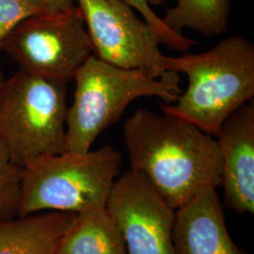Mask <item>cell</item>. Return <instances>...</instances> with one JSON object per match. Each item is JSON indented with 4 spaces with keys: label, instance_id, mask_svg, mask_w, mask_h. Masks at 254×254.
Segmentation results:
<instances>
[{
    "label": "cell",
    "instance_id": "cell-7",
    "mask_svg": "<svg viewBox=\"0 0 254 254\" xmlns=\"http://www.w3.org/2000/svg\"><path fill=\"white\" fill-rule=\"evenodd\" d=\"M81 10L92 55L112 66L166 78L167 56L157 30L123 0H75Z\"/></svg>",
    "mask_w": 254,
    "mask_h": 254
},
{
    "label": "cell",
    "instance_id": "cell-2",
    "mask_svg": "<svg viewBox=\"0 0 254 254\" xmlns=\"http://www.w3.org/2000/svg\"><path fill=\"white\" fill-rule=\"evenodd\" d=\"M168 71L184 73L187 90L175 105L160 104L163 113L190 122L218 136L223 123L254 96V46L240 35L229 37L208 51L167 57Z\"/></svg>",
    "mask_w": 254,
    "mask_h": 254
},
{
    "label": "cell",
    "instance_id": "cell-16",
    "mask_svg": "<svg viewBox=\"0 0 254 254\" xmlns=\"http://www.w3.org/2000/svg\"><path fill=\"white\" fill-rule=\"evenodd\" d=\"M135 10H137L142 18L149 22L157 30L162 40V45L173 50L183 52L187 51L196 45V42L183 34L176 33L165 26L162 19L154 13L153 9L147 4L145 0H123Z\"/></svg>",
    "mask_w": 254,
    "mask_h": 254
},
{
    "label": "cell",
    "instance_id": "cell-15",
    "mask_svg": "<svg viewBox=\"0 0 254 254\" xmlns=\"http://www.w3.org/2000/svg\"><path fill=\"white\" fill-rule=\"evenodd\" d=\"M47 12L45 0H0V52L9 37L24 20Z\"/></svg>",
    "mask_w": 254,
    "mask_h": 254
},
{
    "label": "cell",
    "instance_id": "cell-6",
    "mask_svg": "<svg viewBox=\"0 0 254 254\" xmlns=\"http://www.w3.org/2000/svg\"><path fill=\"white\" fill-rule=\"evenodd\" d=\"M2 51L21 70L69 82L92 55V46L81 10L74 5L24 20L7 38Z\"/></svg>",
    "mask_w": 254,
    "mask_h": 254
},
{
    "label": "cell",
    "instance_id": "cell-17",
    "mask_svg": "<svg viewBox=\"0 0 254 254\" xmlns=\"http://www.w3.org/2000/svg\"><path fill=\"white\" fill-rule=\"evenodd\" d=\"M45 2L47 12H58L73 8L75 0H45Z\"/></svg>",
    "mask_w": 254,
    "mask_h": 254
},
{
    "label": "cell",
    "instance_id": "cell-14",
    "mask_svg": "<svg viewBox=\"0 0 254 254\" xmlns=\"http://www.w3.org/2000/svg\"><path fill=\"white\" fill-rule=\"evenodd\" d=\"M23 168L13 163L0 142V220L17 217Z\"/></svg>",
    "mask_w": 254,
    "mask_h": 254
},
{
    "label": "cell",
    "instance_id": "cell-5",
    "mask_svg": "<svg viewBox=\"0 0 254 254\" xmlns=\"http://www.w3.org/2000/svg\"><path fill=\"white\" fill-rule=\"evenodd\" d=\"M68 83L21 69L4 82L0 142L15 165L65 152Z\"/></svg>",
    "mask_w": 254,
    "mask_h": 254
},
{
    "label": "cell",
    "instance_id": "cell-4",
    "mask_svg": "<svg viewBox=\"0 0 254 254\" xmlns=\"http://www.w3.org/2000/svg\"><path fill=\"white\" fill-rule=\"evenodd\" d=\"M121 164L122 154L110 145L30 161L23 167L17 217L43 212L79 214L106 206Z\"/></svg>",
    "mask_w": 254,
    "mask_h": 254
},
{
    "label": "cell",
    "instance_id": "cell-3",
    "mask_svg": "<svg viewBox=\"0 0 254 254\" xmlns=\"http://www.w3.org/2000/svg\"><path fill=\"white\" fill-rule=\"evenodd\" d=\"M73 100L66 116L65 152L85 154L96 138L139 97L155 96L173 104L182 93L178 73L152 78L137 70L112 66L91 55L73 78Z\"/></svg>",
    "mask_w": 254,
    "mask_h": 254
},
{
    "label": "cell",
    "instance_id": "cell-8",
    "mask_svg": "<svg viewBox=\"0 0 254 254\" xmlns=\"http://www.w3.org/2000/svg\"><path fill=\"white\" fill-rule=\"evenodd\" d=\"M106 208L121 232L127 254H176V210L142 174L128 170L117 178Z\"/></svg>",
    "mask_w": 254,
    "mask_h": 254
},
{
    "label": "cell",
    "instance_id": "cell-19",
    "mask_svg": "<svg viewBox=\"0 0 254 254\" xmlns=\"http://www.w3.org/2000/svg\"><path fill=\"white\" fill-rule=\"evenodd\" d=\"M5 77H4V74L2 73L1 69H0V94H1V91H2V88H3V85H4V82H5Z\"/></svg>",
    "mask_w": 254,
    "mask_h": 254
},
{
    "label": "cell",
    "instance_id": "cell-13",
    "mask_svg": "<svg viewBox=\"0 0 254 254\" xmlns=\"http://www.w3.org/2000/svg\"><path fill=\"white\" fill-rule=\"evenodd\" d=\"M232 0H177L162 21L176 33L189 28L204 36L221 35L227 28Z\"/></svg>",
    "mask_w": 254,
    "mask_h": 254
},
{
    "label": "cell",
    "instance_id": "cell-12",
    "mask_svg": "<svg viewBox=\"0 0 254 254\" xmlns=\"http://www.w3.org/2000/svg\"><path fill=\"white\" fill-rule=\"evenodd\" d=\"M55 254H127L125 241L106 206L76 214Z\"/></svg>",
    "mask_w": 254,
    "mask_h": 254
},
{
    "label": "cell",
    "instance_id": "cell-9",
    "mask_svg": "<svg viewBox=\"0 0 254 254\" xmlns=\"http://www.w3.org/2000/svg\"><path fill=\"white\" fill-rule=\"evenodd\" d=\"M221 159L225 206L254 213V103L241 106L223 123L216 137Z\"/></svg>",
    "mask_w": 254,
    "mask_h": 254
},
{
    "label": "cell",
    "instance_id": "cell-10",
    "mask_svg": "<svg viewBox=\"0 0 254 254\" xmlns=\"http://www.w3.org/2000/svg\"><path fill=\"white\" fill-rule=\"evenodd\" d=\"M217 189L200 191L176 209L173 245L176 254H248L228 231Z\"/></svg>",
    "mask_w": 254,
    "mask_h": 254
},
{
    "label": "cell",
    "instance_id": "cell-18",
    "mask_svg": "<svg viewBox=\"0 0 254 254\" xmlns=\"http://www.w3.org/2000/svg\"><path fill=\"white\" fill-rule=\"evenodd\" d=\"M147 4L151 7V6H159L164 4L167 0H145Z\"/></svg>",
    "mask_w": 254,
    "mask_h": 254
},
{
    "label": "cell",
    "instance_id": "cell-11",
    "mask_svg": "<svg viewBox=\"0 0 254 254\" xmlns=\"http://www.w3.org/2000/svg\"><path fill=\"white\" fill-rule=\"evenodd\" d=\"M76 214L43 212L0 220V254H55Z\"/></svg>",
    "mask_w": 254,
    "mask_h": 254
},
{
    "label": "cell",
    "instance_id": "cell-1",
    "mask_svg": "<svg viewBox=\"0 0 254 254\" xmlns=\"http://www.w3.org/2000/svg\"><path fill=\"white\" fill-rule=\"evenodd\" d=\"M130 170L142 174L173 209L221 185L217 139L190 122L140 109L124 125Z\"/></svg>",
    "mask_w": 254,
    "mask_h": 254
}]
</instances>
